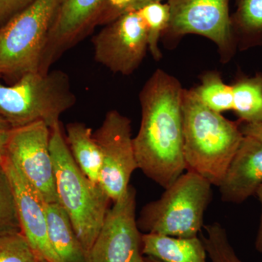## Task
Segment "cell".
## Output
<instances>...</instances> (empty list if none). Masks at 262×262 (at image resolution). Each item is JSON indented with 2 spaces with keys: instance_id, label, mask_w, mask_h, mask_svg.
Here are the masks:
<instances>
[{
  "instance_id": "cell-22",
  "label": "cell",
  "mask_w": 262,
  "mask_h": 262,
  "mask_svg": "<svg viewBox=\"0 0 262 262\" xmlns=\"http://www.w3.org/2000/svg\"><path fill=\"white\" fill-rule=\"evenodd\" d=\"M204 229L206 234L201 239L211 262H244L236 254L227 231L220 223L205 225Z\"/></svg>"
},
{
  "instance_id": "cell-12",
  "label": "cell",
  "mask_w": 262,
  "mask_h": 262,
  "mask_svg": "<svg viewBox=\"0 0 262 262\" xmlns=\"http://www.w3.org/2000/svg\"><path fill=\"white\" fill-rule=\"evenodd\" d=\"M108 0H61L43 51L39 72L46 73L65 53L98 26Z\"/></svg>"
},
{
  "instance_id": "cell-7",
  "label": "cell",
  "mask_w": 262,
  "mask_h": 262,
  "mask_svg": "<svg viewBox=\"0 0 262 262\" xmlns=\"http://www.w3.org/2000/svg\"><path fill=\"white\" fill-rule=\"evenodd\" d=\"M169 21L162 38L168 44L189 34L202 36L218 48L221 61L233 58L237 43L229 12L230 0H168Z\"/></svg>"
},
{
  "instance_id": "cell-11",
  "label": "cell",
  "mask_w": 262,
  "mask_h": 262,
  "mask_svg": "<svg viewBox=\"0 0 262 262\" xmlns=\"http://www.w3.org/2000/svg\"><path fill=\"white\" fill-rule=\"evenodd\" d=\"M50 138L51 129L44 122L13 128L5 152L48 203L58 202Z\"/></svg>"
},
{
  "instance_id": "cell-27",
  "label": "cell",
  "mask_w": 262,
  "mask_h": 262,
  "mask_svg": "<svg viewBox=\"0 0 262 262\" xmlns=\"http://www.w3.org/2000/svg\"><path fill=\"white\" fill-rule=\"evenodd\" d=\"M239 127L245 136H249L262 143V121L256 122H239Z\"/></svg>"
},
{
  "instance_id": "cell-8",
  "label": "cell",
  "mask_w": 262,
  "mask_h": 262,
  "mask_svg": "<svg viewBox=\"0 0 262 262\" xmlns=\"http://www.w3.org/2000/svg\"><path fill=\"white\" fill-rule=\"evenodd\" d=\"M94 137L102 156L99 185L115 203L127 192L131 176L139 169L130 119L110 110Z\"/></svg>"
},
{
  "instance_id": "cell-24",
  "label": "cell",
  "mask_w": 262,
  "mask_h": 262,
  "mask_svg": "<svg viewBox=\"0 0 262 262\" xmlns=\"http://www.w3.org/2000/svg\"><path fill=\"white\" fill-rule=\"evenodd\" d=\"M37 257L21 232L0 235V262H35Z\"/></svg>"
},
{
  "instance_id": "cell-9",
  "label": "cell",
  "mask_w": 262,
  "mask_h": 262,
  "mask_svg": "<svg viewBox=\"0 0 262 262\" xmlns=\"http://www.w3.org/2000/svg\"><path fill=\"white\" fill-rule=\"evenodd\" d=\"M92 42L97 63L113 73L132 75L149 51L147 25L141 10L125 13L106 24Z\"/></svg>"
},
{
  "instance_id": "cell-18",
  "label": "cell",
  "mask_w": 262,
  "mask_h": 262,
  "mask_svg": "<svg viewBox=\"0 0 262 262\" xmlns=\"http://www.w3.org/2000/svg\"><path fill=\"white\" fill-rule=\"evenodd\" d=\"M231 14L232 31L237 48L247 49L262 42V0H234Z\"/></svg>"
},
{
  "instance_id": "cell-23",
  "label": "cell",
  "mask_w": 262,
  "mask_h": 262,
  "mask_svg": "<svg viewBox=\"0 0 262 262\" xmlns=\"http://www.w3.org/2000/svg\"><path fill=\"white\" fill-rule=\"evenodd\" d=\"M20 231L14 193L3 164L0 163V235Z\"/></svg>"
},
{
  "instance_id": "cell-6",
  "label": "cell",
  "mask_w": 262,
  "mask_h": 262,
  "mask_svg": "<svg viewBox=\"0 0 262 262\" xmlns=\"http://www.w3.org/2000/svg\"><path fill=\"white\" fill-rule=\"evenodd\" d=\"M61 0H36L0 28V77L39 72L48 33Z\"/></svg>"
},
{
  "instance_id": "cell-31",
  "label": "cell",
  "mask_w": 262,
  "mask_h": 262,
  "mask_svg": "<svg viewBox=\"0 0 262 262\" xmlns=\"http://www.w3.org/2000/svg\"><path fill=\"white\" fill-rule=\"evenodd\" d=\"M35 262H49L48 261H47V260L46 259H45V258H43L42 257H37V258H36V261Z\"/></svg>"
},
{
  "instance_id": "cell-1",
  "label": "cell",
  "mask_w": 262,
  "mask_h": 262,
  "mask_svg": "<svg viewBox=\"0 0 262 262\" xmlns=\"http://www.w3.org/2000/svg\"><path fill=\"white\" fill-rule=\"evenodd\" d=\"M180 81L161 69L139 93L141 125L134 138L138 166L164 189L186 170Z\"/></svg>"
},
{
  "instance_id": "cell-21",
  "label": "cell",
  "mask_w": 262,
  "mask_h": 262,
  "mask_svg": "<svg viewBox=\"0 0 262 262\" xmlns=\"http://www.w3.org/2000/svg\"><path fill=\"white\" fill-rule=\"evenodd\" d=\"M139 10H141L147 25L149 53L155 61H160L162 53L159 42L169 21L168 5L167 3L156 2L146 5Z\"/></svg>"
},
{
  "instance_id": "cell-20",
  "label": "cell",
  "mask_w": 262,
  "mask_h": 262,
  "mask_svg": "<svg viewBox=\"0 0 262 262\" xmlns=\"http://www.w3.org/2000/svg\"><path fill=\"white\" fill-rule=\"evenodd\" d=\"M194 92L203 104L217 113L232 111L233 91L232 84L226 83L220 72L208 71L202 75L201 84Z\"/></svg>"
},
{
  "instance_id": "cell-26",
  "label": "cell",
  "mask_w": 262,
  "mask_h": 262,
  "mask_svg": "<svg viewBox=\"0 0 262 262\" xmlns=\"http://www.w3.org/2000/svg\"><path fill=\"white\" fill-rule=\"evenodd\" d=\"M36 0H0V28Z\"/></svg>"
},
{
  "instance_id": "cell-17",
  "label": "cell",
  "mask_w": 262,
  "mask_h": 262,
  "mask_svg": "<svg viewBox=\"0 0 262 262\" xmlns=\"http://www.w3.org/2000/svg\"><path fill=\"white\" fill-rule=\"evenodd\" d=\"M66 130V140L77 166L91 182L99 184L102 156L92 129L85 124L72 122Z\"/></svg>"
},
{
  "instance_id": "cell-5",
  "label": "cell",
  "mask_w": 262,
  "mask_h": 262,
  "mask_svg": "<svg viewBox=\"0 0 262 262\" xmlns=\"http://www.w3.org/2000/svg\"><path fill=\"white\" fill-rule=\"evenodd\" d=\"M211 199V183L187 170L165 188L159 199L143 207L138 227L144 234L196 237Z\"/></svg>"
},
{
  "instance_id": "cell-15",
  "label": "cell",
  "mask_w": 262,
  "mask_h": 262,
  "mask_svg": "<svg viewBox=\"0 0 262 262\" xmlns=\"http://www.w3.org/2000/svg\"><path fill=\"white\" fill-rule=\"evenodd\" d=\"M142 253L162 262H208L206 247L198 236L177 237L143 234Z\"/></svg>"
},
{
  "instance_id": "cell-28",
  "label": "cell",
  "mask_w": 262,
  "mask_h": 262,
  "mask_svg": "<svg viewBox=\"0 0 262 262\" xmlns=\"http://www.w3.org/2000/svg\"><path fill=\"white\" fill-rule=\"evenodd\" d=\"M13 127L4 118L0 116V163L6 152L7 144Z\"/></svg>"
},
{
  "instance_id": "cell-30",
  "label": "cell",
  "mask_w": 262,
  "mask_h": 262,
  "mask_svg": "<svg viewBox=\"0 0 262 262\" xmlns=\"http://www.w3.org/2000/svg\"><path fill=\"white\" fill-rule=\"evenodd\" d=\"M141 262H162L159 260L156 259V258L149 257V256H144L142 261Z\"/></svg>"
},
{
  "instance_id": "cell-10",
  "label": "cell",
  "mask_w": 262,
  "mask_h": 262,
  "mask_svg": "<svg viewBox=\"0 0 262 262\" xmlns=\"http://www.w3.org/2000/svg\"><path fill=\"white\" fill-rule=\"evenodd\" d=\"M136 192L129 186L108 210L102 227L87 253V262H141L142 234L136 220Z\"/></svg>"
},
{
  "instance_id": "cell-16",
  "label": "cell",
  "mask_w": 262,
  "mask_h": 262,
  "mask_svg": "<svg viewBox=\"0 0 262 262\" xmlns=\"http://www.w3.org/2000/svg\"><path fill=\"white\" fill-rule=\"evenodd\" d=\"M46 213L48 238L60 262H87V254L61 205L47 203Z\"/></svg>"
},
{
  "instance_id": "cell-4",
  "label": "cell",
  "mask_w": 262,
  "mask_h": 262,
  "mask_svg": "<svg viewBox=\"0 0 262 262\" xmlns=\"http://www.w3.org/2000/svg\"><path fill=\"white\" fill-rule=\"evenodd\" d=\"M11 85L0 80V116L13 128L44 122L50 129L75 104L70 77L61 70L26 74Z\"/></svg>"
},
{
  "instance_id": "cell-14",
  "label": "cell",
  "mask_w": 262,
  "mask_h": 262,
  "mask_svg": "<svg viewBox=\"0 0 262 262\" xmlns=\"http://www.w3.org/2000/svg\"><path fill=\"white\" fill-rule=\"evenodd\" d=\"M262 185V143L245 136L219 186L221 200L239 204Z\"/></svg>"
},
{
  "instance_id": "cell-13",
  "label": "cell",
  "mask_w": 262,
  "mask_h": 262,
  "mask_svg": "<svg viewBox=\"0 0 262 262\" xmlns=\"http://www.w3.org/2000/svg\"><path fill=\"white\" fill-rule=\"evenodd\" d=\"M14 193L20 231L36 256L49 262H60L48 234L47 202L16 166L5 156L1 161Z\"/></svg>"
},
{
  "instance_id": "cell-2",
  "label": "cell",
  "mask_w": 262,
  "mask_h": 262,
  "mask_svg": "<svg viewBox=\"0 0 262 262\" xmlns=\"http://www.w3.org/2000/svg\"><path fill=\"white\" fill-rule=\"evenodd\" d=\"M182 112L186 170L219 187L244 137L239 122L203 104L193 89L184 90Z\"/></svg>"
},
{
  "instance_id": "cell-19",
  "label": "cell",
  "mask_w": 262,
  "mask_h": 262,
  "mask_svg": "<svg viewBox=\"0 0 262 262\" xmlns=\"http://www.w3.org/2000/svg\"><path fill=\"white\" fill-rule=\"evenodd\" d=\"M234 112L241 122L262 121V74L241 77L232 84Z\"/></svg>"
},
{
  "instance_id": "cell-3",
  "label": "cell",
  "mask_w": 262,
  "mask_h": 262,
  "mask_svg": "<svg viewBox=\"0 0 262 262\" xmlns=\"http://www.w3.org/2000/svg\"><path fill=\"white\" fill-rule=\"evenodd\" d=\"M50 150L58 203L70 217L87 254L102 227L111 200L77 166L60 123L51 129Z\"/></svg>"
},
{
  "instance_id": "cell-29",
  "label": "cell",
  "mask_w": 262,
  "mask_h": 262,
  "mask_svg": "<svg viewBox=\"0 0 262 262\" xmlns=\"http://www.w3.org/2000/svg\"><path fill=\"white\" fill-rule=\"evenodd\" d=\"M255 195L257 196L261 207V219H260L259 227H258L257 236H256V242H255V247L258 252L262 253V185L258 188Z\"/></svg>"
},
{
  "instance_id": "cell-25",
  "label": "cell",
  "mask_w": 262,
  "mask_h": 262,
  "mask_svg": "<svg viewBox=\"0 0 262 262\" xmlns=\"http://www.w3.org/2000/svg\"><path fill=\"white\" fill-rule=\"evenodd\" d=\"M156 2H163V0H108L98 25H106L120 15Z\"/></svg>"
}]
</instances>
